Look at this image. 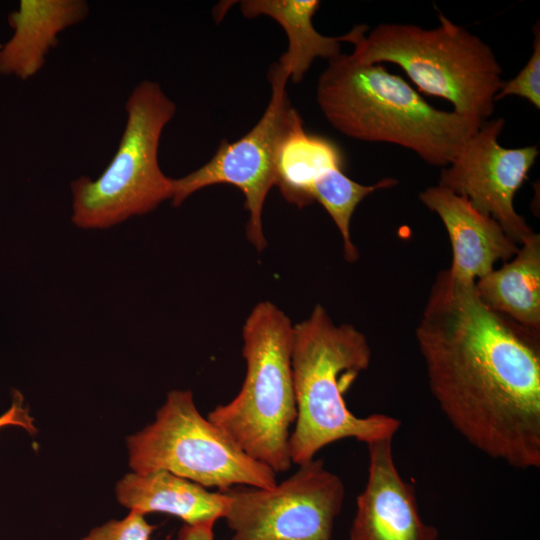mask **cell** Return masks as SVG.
I'll list each match as a JSON object with an SVG mask.
<instances>
[{"label":"cell","mask_w":540,"mask_h":540,"mask_svg":"<svg viewBox=\"0 0 540 540\" xmlns=\"http://www.w3.org/2000/svg\"><path fill=\"white\" fill-rule=\"evenodd\" d=\"M116 497L132 511L173 515L190 526L215 524L228 506L222 491L211 492L166 470L125 475L116 485Z\"/></svg>","instance_id":"obj_13"},{"label":"cell","mask_w":540,"mask_h":540,"mask_svg":"<svg viewBox=\"0 0 540 540\" xmlns=\"http://www.w3.org/2000/svg\"><path fill=\"white\" fill-rule=\"evenodd\" d=\"M293 326L269 301L258 303L242 330L246 374L239 393L207 418L240 449L276 474L293 464L289 440L297 417L292 373Z\"/></svg>","instance_id":"obj_4"},{"label":"cell","mask_w":540,"mask_h":540,"mask_svg":"<svg viewBox=\"0 0 540 540\" xmlns=\"http://www.w3.org/2000/svg\"><path fill=\"white\" fill-rule=\"evenodd\" d=\"M393 438L367 444L368 477L356 499L349 540H438L419 512L414 488L395 464Z\"/></svg>","instance_id":"obj_11"},{"label":"cell","mask_w":540,"mask_h":540,"mask_svg":"<svg viewBox=\"0 0 540 540\" xmlns=\"http://www.w3.org/2000/svg\"><path fill=\"white\" fill-rule=\"evenodd\" d=\"M269 103L254 127L241 138L222 140L212 158L197 170L173 179L172 204L179 206L194 192L226 183L240 189L249 212L247 238L258 251L266 247L262 212L270 189L276 183V159L286 134L303 121L292 107L286 85L289 77L275 63L269 69Z\"/></svg>","instance_id":"obj_9"},{"label":"cell","mask_w":540,"mask_h":540,"mask_svg":"<svg viewBox=\"0 0 540 540\" xmlns=\"http://www.w3.org/2000/svg\"><path fill=\"white\" fill-rule=\"evenodd\" d=\"M213 526L185 525L179 532L178 540H215ZM156 527L145 519L144 514L130 510L122 519H113L93 528L81 540H150Z\"/></svg>","instance_id":"obj_19"},{"label":"cell","mask_w":540,"mask_h":540,"mask_svg":"<svg viewBox=\"0 0 540 540\" xmlns=\"http://www.w3.org/2000/svg\"><path fill=\"white\" fill-rule=\"evenodd\" d=\"M505 120L485 121L440 173V186L465 197L481 213L491 216L518 245L533 232L514 208V196L533 166L537 146L506 148L498 138Z\"/></svg>","instance_id":"obj_10"},{"label":"cell","mask_w":540,"mask_h":540,"mask_svg":"<svg viewBox=\"0 0 540 540\" xmlns=\"http://www.w3.org/2000/svg\"><path fill=\"white\" fill-rule=\"evenodd\" d=\"M343 164L338 145L331 139L307 133L301 121L280 143L275 186L287 202L301 208L314 202V183L327 171L343 168Z\"/></svg>","instance_id":"obj_17"},{"label":"cell","mask_w":540,"mask_h":540,"mask_svg":"<svg viewBox=\"0 0 540 540\" xmlns=\"http://www.w3.org/2000/svg\"><path fill=\"white\" fill-rule=\"evenodd\" d=\"M10 425L22 427L30 434L37 431L33 425V418L29 415L28 409L23 406V399L18 392L14 395L11 407L0 416V429Z\"/></svg>","instance_id":"obj_21"},{"label":"cell","mask_w":540,"mask_h":540,"mask_svg":"<svg viewBox=\"0 0 540 540\" xmlns=\"http://www.w3.org/2000/svg\"><path fill=\"white\" fill-rule=\"evenodd\" d=\"M419 199L442 220L452 247L451 276L476 282L499 261H509L519 246L491 216L474 208L463 196L440 185L423 190Z\"/></svg>","instance_id":"obj_12"},{"label":"cell","mask_w":540,"mask_h":540,"mask_svg":"<svg viewBox=\"0 0 540 540\" xmlns=\"http://www.w3.org/2000/svg\"><path fill=\"white\" fill-rule=\"evenodd\" d=\"M82 0H23L10 15L15 29L0 52V72L27 79L43 67L48 52L58 44V34L87 16Z\"/></svg>","instance_id":"obj_14"},{"label":"cell","mask_w":540,"mask_h":540,"mask_svg":"<svg viewBox=\"0 0 540 540\" xmlns=\"http://www.w3.org/2000/svg\"><path fill=\"white\" fill-rule=\"evenodd\" d=\"M220 491L228 497L230 540H332L345 498L342 479L315 458L271 488Z\"/></svg>","instance_id":"obj_8"},{"label":"cell","mask_w":540,"mask_h":540,"mask_svg":"<svg viewBox=\"0 0 540 540\" xmlns=\"http://www.w3.org/2000/svg\"><path fill=\"white\" fill-rule=\"evenodd\" d=\"M370 362L366 336L351 324H334L319 304L293 326L297 417L289 440L292 463L310 461L321 449L343 439L367 445L394 437L399 419L380 413L360 417L345 401L346 392Z\"/></svg>","instance_id":"obj_3"},{"label":"cell","mask_w":540,"mask_h":540,"mask_svg":"<svg viewBox=\"0 0 540 540\" xmlns=\"http://www.w3.org/2000/svg\"><path fill=\"white\" fill-rule=\"evenodd\" d=\"M239 3L245 17L268 16L283 28L288 48L276 64L294 83L303 79L316 58L330 60L338 56L342 42L354 44L369 30L366 25H358L337 37L320 34L312 21L320 7L317 0H243Z\"/></svg>","instance_id":"obj_15"},{"label":"cell","mask_w":540,"mask_h":540,"mask_svg":"<svg viewBox=\"0 0 540 540\" xmlns=\"http://www.w3.org/2000/svg\"><path fill=\"white\" fill-rule=\"evenodd\" d=\"M396 183L393 178H385L373 185H363L349 178L343 168L327 171L314 183L313 201L323 206L339 229L346 261L355 262L359 258L350 235V222L356 207L372 192Z\"/></svg>","instance_id":"obj_18"},{"label":"cell","mask_w":540,"mask_h":540,"mask_svg":"<svg viewBox=\"0 0 540 540\" xmlns=\"http://www.w3.org/2000/svg\"><path fill=\"white\" fill-rule=\"evenodd\" d=\"M540 334L487 308L475 282L439 272L416 339L430 391L475 449L517 469L540 467Z\"/></svg>","instance_id":"obj_1"},{"label":"cell","mask_w":540,"mask_h":540,"mask_svg":"<svg viewBox=\"0 0 540 540\" xmlns=\"http://www.w3.org/2000/svg\"><path fill=\"white\" fill-rule=\"evenodd\" d=\"M439 24L383 23L353 44V57L367 64L398 65L419 91L451 103L453 112L485 122L494 111L502 68L491 47L439 13Z\"/></svg>","instance_id":"obj_5"},{"label":"cell","mask_w":540,"mask_h":540,"mask_svg":"<svg viewBox=\"0 0 540 540\" xmlns=\"http://www.w3.org/2000/svg\"><path fill=\"white\" fill-rule=\"evenodd\" d=\"M533 52L522 70L511 80L503 82L495 96V102L506 96H520L536 109L540 108V27L533 28Z\"/></svg>","instance_id":"obj_20"},{"label":"cell","mask_w":540,"mask_h":540,"mask_svg":"<svg viewBox=\"0 0 540 540\" xmlns=\"http://www.w3.org/2000/svg\"><path fill=\"white\" fill-rule=\"evenodd\" d=\"M316 99L340 133L402 146L433 166L449 165L484 123L437 109L403 78L352 54L340 53L328 61L317 82Z\"/></svg>","instance_id":"obj_2"},{"label":"cell","mask_w":540,"mask_h":540,"mask_svg":"<svg viewBox=\"0 0 540 540\" xmlns=\"http://www.w3.org/2000/svg\"><path fill=\"white\" fill-rule=\"evenodd\" d=\"M482 303L520 326L540 333V237L534 233L512 260L475 282Z\"/></svg>","instance_id":"obj_16"},{"label":"cell","mask_w":540,"mask_h":540,"mask_svg":"<svg viewBox=\"0 0 540 540\" xmlns=\"http://www.w3.org/2000/svg\"><path fill=\"white\" fill-rule=\"evenodd\" d=\"M125 109V128L106 169L97 179L71 182V219L79 228H110L172 198L173 179L160 169L158 150L175 103L158 83L146 80L130 93Z\"/></svg>","instance_id":"obj_6"},{"label":"cell","mask_w":540,"mask_h":540,"mask_svg":"<svg viewBox=\"0 0 540 540\" xmlns=\"http://www.w3.org/2000/svg\"><path fill=\"white\" fill-rule=\"evenodd\" d=\"M134 473L166 470L205 488H271L276 473L240 449L198 411L189 390H172L155 421L128 437Z\"/></svg>","instance_id":"obj_7"}]
</instances>
